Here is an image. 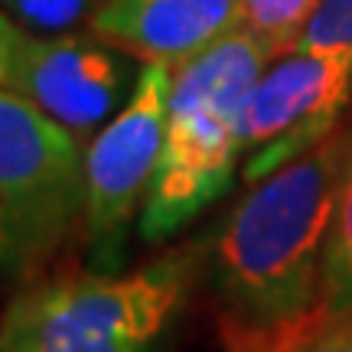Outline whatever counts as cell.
<instances>
[{"mask_svg": "<svg viewBox=\"0 0 352 352\" xmlns=\"http://www.w3.org/2000/svg\"><path fill=\"white\" fill-rule=\"evenodd\" d=\"M352 160V118L248 183L212 245L226 340H277L323 320V261Z\"/></svg>", "mask_w": 352, "mask_h": 352, "instance_id": "obj_1", "label": "cell"}, {"mask_svg": "<svg viewBox=\"0 0 352 352\" xmlns=\"http://www.w3.org/2000/svg\"><path fill=\"white\" fill-rule=\"evenodd\" d=\"M0 245H3V235H0Z\"/></svg>", "mask_w": 352, "mask_h": 352, "instance_id": "obj_15", "label": "cell"}, {"mask_svg": "<svg viewBox=\"0 0 352 352\" xmlns=\"http://www.w3.org/2000/svg\"><path fill=\"white\" fill-rule=\"evenodd\" d=\"M192 248L127 274H63L7 307L0 352H157L196 280Z\"/></svg>", "mask_w": 352, "mask_h": 352, "instance_id": "obj_3", "label": "cell"}, {"mask_svg": "<svg viewBox=\"0 0 352 352\" xmlns=\"http://www.w3.org/2000/svg\"><path fill=\"white\" fill-rule=\"evenodd\" d=\"M274 56L241 26L176 69L160 164L140 209V235L147 241L176 235L232 186L241 157V101Z\"/></svg>", "mask_w": 352, "mask_h": 352, "instance_id": "obj_2", "label": "cell"}, {"mask_svg": "<svg viewBox=\"0 0 352 352\" xmlns=\"http://www.w3.org/2000/svg\"><path fill=\"white\" fill-rule=\"evenodd\" d=\"M352 98V52L287 50L264 65L241 101L239 144L245 183L314 147L342 121Z\"/></svg>", "mask_w": 352, "mask_h": 352, "instance_id": "obj_6", "label": "cell"}, {"mask_svg": "<svg viewBox=\"0 0 352 352\" xmlns=\"http://www.w3.org/2000/svg\"><path fill=\"white\" fill-rule=\"evenodd\" d=\"M127 52L108 46L95 33L26 36L7 88L85 140L127 101Z\"/></svg>", "mask_w": 352, "mask_h": 352, "instance_id": "obj_7", "label": "cell"}, {"mask_svg": "<svg viewBox=\"0 0 352 352\" xmlns=\"http://www.w3.org/2000/svg\"><path fill=\"white\" fill-rule=\"evenodd\" d=\"M7 13L26 30H36L43 36L69 33L76 23L88 20L98 0H0Z\"/></svg>", "mask_w": 352, "mask_h": 352, "instance_id": "obj_13", "label": "cell"}, {"mask_svg": "<svg viewBox=\"0 0 352 352\" xmlns=\"http://www.w3.org/2000/svg\"><path fill=\"white\" fill-rule=\"evenodd\" d=\"M323 320H352V160L346 170L323 261Z\"/></svg>", "mask_w": 352, "mask_h": 352, "instance_id": "obj_9", "label": "cell"}, {"mask_svg": "<svg viewBox=\"0 0 352 352\" xmlns=\"http://www.w3.org/2000/svg\"><path fill=\"white\" fill-rule=\"evenodd\" d=\"M228 352H352V320H320L277 340H226Z\"/></svg>", "mask_w": 352, "mask_h": 352, "instance_id": "obj_11", "label": "cell"}, {"mask_svg": "<svg viewBox=\"0 0 352 352\" xmlns=\"http://www.w3.org/2000/svg\"><path fill=\"white\" fill-rule=\"evenodd\" d=\"M26 39V30L23 26L13 23V16L0 13V85H7V78L13 72V63L20 56V46Z\"/></svg>", "mask_w": 352, "mask_h": 352, "instance_id": "obj_14", "label": "cell"}, {"mask_svg": "<svg viewBox=\"0 0 352 352\" xmlns=\"http://www.w3.org/2000/svg\"><path fill=\"white\" fill-rule=\"evenodd\" d=\"M85 147L33 101L0 85V235L3 252L33 264L82 219Z\"/></svg>", "mask_w": 352, "mask_h": 352, "instance_id": "obj_4", "label": "cell"}, {"mask_svg": "<svg viewBox=\"0 0 352 352\" xmlns=\"http://www.w3.org/2000/svg\"><path fill=\"white\" fill-rule=\"evenodd\" d=\"M173 76V65L144 63L121 111L85 147L82 226L91 245V261L101 271L118 264L127 226L147 202L164 147Z\"/></svg>", "mask_w": 352, "mask_h": 352, "instance_id": "obj_5", "label": "cell"}, {"mask_svg": "<svg viewBox=\"0 0 352 352\" xmlns=\"http://www.w3.org/2000/svg\"><path fill=\"white\" fill-rule=\"evenodd\" d=\"M88 30L131 59L179 69L241 30V0H98Z\"/></svg>", "mask_w": 352, "mask_h": 352, "instance_id": "obj_8", "label": "cell"}, {"mask_svg": "<svg viewBox=\"0 0 352 352\" xmlns=\"http://www.w3.org/2000/svg\"><path fill=\"white\" fill-rule=\"evenodd\" d=\"M290 50L352 52V0H320Z\"/></svg>", "mask_w": 352, "mask_h": 352, "instance_id": "obj_12", "label": "cell"}, {"mask_svg": "<svg viewBox=\"0 0 352 352\" xmlns=\"http://www.w3.org/2000/svg\"><path fill=\"white\" fill-rule=\"evenodd\" d=\"M320 0H241V26L280 56L300 36Z\"/></svg>", "mask_w": 352, "mask_h": 352, "instance_id": "obj_10", "label": "cell"}]
</instances>
